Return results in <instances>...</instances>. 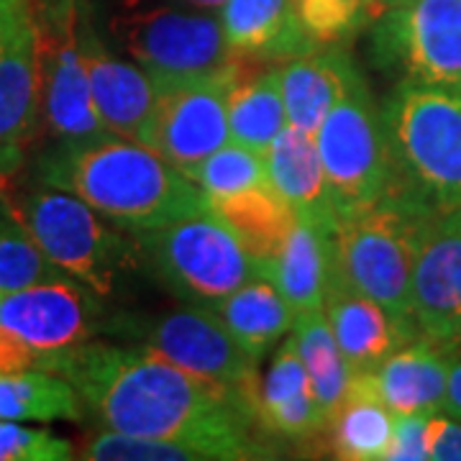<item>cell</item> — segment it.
Wrapping results in <instances>:
<instances>
[{
	"label": "cell",
	"mask_w": 461,
	"mask_h": 461,
	"mask_svg": "<svg viewBox=\"0 0 461 461\" xmlns=\"http://www.w3.org/2000/svg\"><path fill=\"white\" fill-rule=\"evenodd\" d=\"M80 47L103 126L113 136L147 147L159 95L149 72L113 54L85 23H80Z\"/></svg>",
	"instance_id": "obj_16"
},
{
	"label": "cell",
	"mask_w": 461,
	"mask_h": 461,
	"mask_svg": "<svg viewBox=\"0 0 461 461\" xmlns=\"http://www.w3.org/2000/svg\"><path fill=\"white\" fill-rule=\"evenodd\" d=\"M187 180L195 182L205 198H221L254 185L267 182L264 154L230 139L229 144L215 149L195 169L187 172Z\"/></svg>",
	"instance_id": "obj_30"
},
{
	"label": "cell",
	"mask_w": 461,
	"mask_h": 461,
	"mask_svg": "<svg viewBox=\"0 0 461 461\" xmlns=\"http://www.w3.org/2000/svg\"><path fill=\"white\" fill-rule=\"evenodd\" d=\"M429 459L461 461V423L454 418L430 415L429 418Z\"/></svg>",
	"instance_id": "obj_36"
},
{
	"label": "cell",
	"mask_w": 461,
	"mask_h": 461,
	"mask_svg": "<svg viewBox=\"0 0 461 461\" xmlns=\"http://www.w3.org/2000/svg\"><path fill=\"white\" fill-rule=\"evenodd\" d=\"M323 311L329 318L336 344L354 375L377 372V366L397 348L423 339L412 323H405L377 300L351 290L333 275Z\"/></svg>",
	"instance_id": "obj_17"
},
{
	"label": "cell",
	"mask_w": 461,
	"mask_h": 461,
	"mask_svg": "<svg viewBox=\"0 0 461 461\" xmlns=\"http://www.w3.org/2000/svg\"><path fill=\"white\" fill-rule=\"evenodd\" d=\"M375 62L400 83L461 87V0H408L375 18Z\"/></svg>",
	"instance_id": "obj_10"
},
{
	"label": "cell",
	"mask_w": 461,
	"mask_h": 461,
	"mask_svg": "<svg viewBox=\"0 0 461 461\" xmlns=\"http://www.w3.org/2000/svg\"><path fill=\"white\" fill-rule=\"evenodd\" d=\"M175 3H182V5H193V8H203V11H213L218 14L223 8L226 0H175Z\"/></svg>",
	"instance_id": "obj_39"
},
{
	"label": "cell",
	"mask_w": 461,
	"mask_h": 461,
	"mask_svg": "<svg viewBox=\"0 0 461 461\" xmlns=\"http://www.w3.org/2000/svg\"><path fill=\"white\" fill-rule=\"evenodd\" d=\"M412 321L433 344L461 346V205L438 211L423 230L412 269Z\"/></svg>",
	"instance_id": "obj_15"
},
{
	"label": "cell",
	"mask_w": 461,
	"mask_h": 461,
	"mask_svg": "<svg viewBox=\"0 0 461 461\" xmlns=\"http://www.w3.org/2000/svg\"><path fill=\"white\" fill-rule=\"evenodd\" d=\"M39 21L41 54V118L57 144L95 141L103 126L80 47V14L75 0H51Z\"/></svg>",
	"instance_id": "obj_11"
},
{
	"label": "cell",
	"mask_w": 461,
	"mask_h": 461,
	"mask_svg": "<svg viewBox=\"0 0 461 461\" xmlns=\"http://www.w3.org/2000/svg\"><path fill=\"white\" fill-rule=\"evenodd\" d=\"M257 418L264 433L293 444H308L330 429L329 415L315 397L313 382L297 354L293 336L277 348L262 377Z\"/></svg>",
	"instance_id": "obj_18"
},
{
	"label": "cell",
	"mask_w": 461,
	"mask_h": 461,
	"mask_svg": "<svg viewBox=\"0 0 461 461\" xmlns=\"http://www.w3.org/2000/svg\"><path fill=\"white\" fill-rule=\"evenodd\" d=\"M83 459L90 461H208L193 446L151 436H129L121 430L95 433L83 446Z\"/></svg>",
	"instance_id": "obj_32"
},
{
	"label": "cell",
	"mask_w": 461,
	"mask_h": 461,
	"mask_svg": "<svg viewBox=\"0 0 461 461\" xmlns=\"http://www.w3.org/2000/svg\"><path fill=\"white\" fill-rule=\"evenodd\" d=\"M293 11L318 50L351 39L377 18L369 0H293Z\"/></svg>",
	"instance_id": "obj_31"
},
{
	"label": "cell",
	"mask_w": 461,
	"mask_h": 461,
	"mask_svg": "<svg viewBox=\"0 0 461 461\" xmlns=\"http://www.w3.org/2000/svg\"><path fill=\"white\" fill-rule=\"evenodd\" d=\"M339 221L377 205L393 190L395 165L387 123L369 85L357 72L315 131Z\"/></svg>",
	"instance_id": "obj_8"
},
{
	"label": "cell",
	"mask_w": 461,
	"mask_h": 461,
	"mask_svg": "<svg viewBox=\"0 0 461 461\" xmlns=\"http://www.w3.org/2000/svg\"><path fill=\"white\" fill-rule=\"evenodd\" d=\"M395 182L430 211L461 205V87L397 83L382 105Z\"/></svg>",
	"instance_id": "obj_3"
},
{
	"label": "cell",
	"mask_w": 461,
	"mask_h": 461,
	"mask_svg": "<svg viewBox=\"0 0 461 461\" xmlns=\"http://www.w3.org/2000/svg\"><path fill=\"white\" fill-rule=\"evenodd\" d=\"M290 333L295 339L297 354L311 375L315 397L323 412L329 415V420H333V415L341 408L346 393L351 387L354 369L348 366L341 348L336 344L326 311L321 308V311L297 313Z\"/></svg>",
	"instance_id": "obj_28"
},
{
	"label": "cell",
	"mask_w": 461,
	"mask_h": 461,
	"mask_svg": "<svg viewBox=\"0 0 461 461\" xmlns=\"http://www.w3.org/2000/svg\"><path fill=\"white\" fill-rule=\"evenodd\" d=\"M98 295L69 275L0 295V369L59 375L98 333Z\"/></svg>",
	"instance_id": "obj_7"
},
{
	"label": "cell",
	"mask_w": 461,
	"mask_h": 461,
	"mask_svg": "<svg viewBox=\"0 0 461 461\" xmlns=\"http://www.w3.org/2000/svg\"><path fill=\"white\" fill-rule=\"evenodd\" d=\"M333 272V230L303 218H297L280 251L259 264V275L280 290L295 313L323 308Z\"/></svg>",
	"instance_id": "obj_22"
},
{
	"label": "cell",
	"mask_w": 461,
	"mask_h": 461,
	"mask_svg": "<svg viewBox=\"0 0 461 461\" xmlns=\"http://www.w3.org/2000/svg\"><path fill=\"white\" fill-rule=\"evenodd\" d=\"M369 3H372V5H375V14H377V0H369Z\"/></svg>",
	"instance_id": "obj_42"
},
{
	"label": "cell",
	"mask_w": 461,
	"mask_h": 461,
	"mask_svg": "<svg viewBox=\"0 0 461 461\" xmlns=\"http://www.w3.org/2000/svg\"><path fill=\"white\" fill-rule=\"evenodd\" d=\"M111 29L118 47L147 69L157 87L215 77L239 59L218 14L175 0H126Z\"/></svg>",
	"instance_id": "obj_6"
},
{
	"label": "cell",
	"mask_w": 461,
	"mask_h": 461,
	"mask_svg": "<svg viewBox=\"0 0 461 461\" xmlns=\"http://www.w3.org/2000/svg\"><path fill=\"white\" fill-rule=\"evenodd\" d=\"M8 223H16V215H14V203H8V198H5L3 175H0V229L8 226Z\"/></svg>",
	"instance_id": "obj_38"
},
{
	"label": "cell",
	"mask_w": 461,
	"mask_h": 461,
	"mask_svg": "<svg viewBox=\"0 0 461 461\" xmlns=\"http://www.w3.org/2000/svg\"><path fill=\"white\" fill-rule=\"evenodd\" d=\"M451 418L461 423V359L451 362L448 369V384H446V411Z\"/></svg>",
	"instance_id": "obj_37"
},
{
	"label": "cell",
	"mask_w": 461,
	"mask_h": 461,
	"mask_svg": "<svg viewBox=\"0 0 461 461\" xmlns=\"http://www.w3.org/2000/svg\"><path fill=\"white\" fill-rule=\"evenodd\" d=\"M402 3H408V0H377V18L384 14V11H390V8H397V5H402Z\"/></svg>",
	"instance_id": "obj_40"
},
{
	"label": "cell",
	"mask_w": 461,
	"mask_h": 461,
	"mask_svg": "<svg viewBox=\"0 0 461 461\" xmlns=\"http://www.w3.org/2000/svg\"><path fill=\"white\" fill-rule=\"evenodd\" d=\"M11 0H0V16H3V11H5V5H8Z\"/></svg>",
	"instance_id": "obj_41"
},
{
	"label": "cell",
	"mask_w": 461,
	"mask_h": 461,
	"mask_svg": "<svg viewBox=\"0 0 461 461\" xmlns=\"http://www.w3.org/2000/svg\"><path fill=\"white\" fill-rule=\"evenodd\" d=\"M108 430L193 446L208 461L272 459L247 397L198 377L151 348L87 341L59 369Z\"/></svg>",
	"instance_id": "obj_1"
},
{
	"label": "cell",
	"mask_w": 461,
	"mask_h": 461,
	"mask_svg": "<svg viewBox=\"0 0 461 461\" xmlns=\"http://www.w3.org/2000/svg\"><path fill=\"white\" fill-rule=\"evenodd\" d=\"M47 185L87 203L126 233L208 213V198L154 149L121 136L57 144L41 159Z\"/></svg>",
	"instance_id": "obj_2"
},
{
	"label": "cell",
	"mask_w": 461,
	"mask_h": 461,
	"mask_svg": "<svg viewBox=\"0 0 461 461\" xmlns=\"http://www.w3.org/2000/svg\"><path fill=\"white\" fill-rule=\"evenodd\" d=\"M218 18L233 54L244 59L285 62L318 51L297 23L293 0H226Z\"/></svg>",
	"instance_id": "obj_21"
},
{
	"label": "cell",
	"mask_w": 461,
	"mask_h": 461,
	"mask_svg": "<svg viewBox=\"0 0 461 461\" xmlns=\"http://www.w3.org/2000/svg\"><path fill=\"white\" fill-rule=\"evenodd\" d=\"M131 236L159 282L187 305L215 308L259 277L257 262L211 211Z\"/></svg>",
	"instance_id": "obj_9"
},
{
	"label": "cell",
	"mask_w": 461,
	"mask_h": 461,
	"mask_svg": "<svg viewBox=\"0 0 461 461\" xmlns=\"http://www.w3.org/2000/svg\"><path fill=\"white\" fill-rule=\"evenodd\" d=\"M357 72L359 67L336 47L285 59L280 67V87L287 123L315 136L318 126L344 95Z\"/></svg>",
	"instance_id": "obj_23"
},
{
	"label": "cell",
	"mask_w": 461,
	"mask_h": 461,
	"mask_svg": "<svg viewBox=\"0 0 461 461\" xmlns=\"http://www.w3.org/2000/svg\"><path fill=\"white\" fill-rule=\"evenodd\" d=\"M75 456L69 441L47 429H29L21 420L0 418V461H67Z\"/></svg>",
	"instance_id": "obj_34"
},
{
	"label": "cell",
	"mask_w": 461,
	"mask_h": 461,
	"mask_svg": "<svg viewBox=\"0 0 461 461\" xmlns=\"http://www.w3.org/2000/svg\"><path fill=\"white\" fill-rule=\"evenodd\" d=\"M429 418L430 415H395V433L384 461L429 459Z\"/></svg>",
	"instance_id": "obj_35"
},
{
	"label": "cell",
	"mask_w": 461,
	"mask_h": 461,
	"mask_svg": "<svg viewBox=\"0 0 461 461\" xmlns=\"http://www.w3.org/2000/svg\"><path fill=\"white\" fill-rule=\"evenodd\" d=\"M83 402L75 387L59 375L0 369V418L5 420H80Z\"/></svg>",
	"instance_id": "obj_29"
},
{
	"label": "cell",
	"mask_w": 461,
	"mask_h": 461,
	"mask_svg": "<svg viewBox=\"0 0 461 461\" xmlns=\"http://www.w3.org/2000/svg\"><path fill=\"white\" fill-rule=\"evenodd\" d=\"M451 351L429 339H415L379 364V397L395 415H438L446 411Z\"/></svg>",
	"instance_id": "obj_20"
},
{
	"label": "cell",
	"mask_w": 461,
	"mask_h": 461,
	"mask_svg": "<svg viewBox=\"0 0 461 461\" xmlns=\"http://www.w3.org/2000/svg\"><path fill=\"white\" fill-rule=\"evenodd\" d=\"M436 213L411 195L387 193L377 205L339 221L333 230V275L415 326L412 269L423 230Z\"/></svg>",
	"instance_id": "obj_4"
},
{
	"label": "cell",
	"mask_w": 461,
	"mask_h": 461,
	"mask_svg": "<svg viewBox=\"0 0 461 461\" xmlns=\"http://www.w3.org/2000/svg\"><path fill=\"white\" fill-rule=\"evenodd\" d=\"M236 69L239 59L215 77L157 87L159 95L147 147L177 167L185 177L215 149L230 141L229 87Z\"/></svg>",
	"instance_id": "obj_13"
},
{
	"label": "cell",
	"mask_w": 461,
	"mask_h": 461,
	"mask_svg": "<svg viewBox=\"0 0 461 461\" xmlns=\"http://www.w3.org/2000/svg\"><path fill=\"white\" fill-rule=\"evenodd\" d=\"M59 275L65 272H59L44 257V251L18 226V221L0 229V295L16 293L29 285L51 280Z\"/></svg>",
	"instance_id": "obj_33"
},
{
	"label": "cell",
	"mask_w": 461,
	"mask_h": 461,
	"mask_svg": "<svg viewBox=\"0 0 461 461\" xmlns=\"http://www.w3.org/2000/svg\"><path fill=\"white\" fill-rule=\"evenodd\" d=\"M213 311L233 339L259 362L285 333L293 330L297 315L280 290L262 275L223 297Z\"/></svg>",
	"instance_id": "obj_27"
},
{
	"label": "cell",
	"mask_w": 461,
	"mask_h": 461,
	"mask_svg": "<svg viewBox=\"0 0 461 461\" xmlns=\"http://www.w3.org/2000/svg\"><path fill=\"white\" fill-rule=\"evenodd\" d=\"M330 448L336 459L384 461L395 433V412L379 397L375 375H354L341 408L330 420Z\"/></svg>",
	"instance_id": "obj_25"
},
{
	"label": "cell",
	"mask_w": 461,
	"mask_h": 461,
	"mask_svg": "<svg viewBox=\"0 0 461 461\" xmlns=\"http://www.w3.org/2000/svg\"><path fill=\"white\" fill-rule=\"evenodd\" d=\"M208 211L239 239L257 267L280 251L297 221L295 211L269 182L221 198H208Z\"/></svg>",
	"instance_id": "obj_24"
},
{
	"label": "cell",
	"mask_w": 461,
	"mask_h": 461,
	"mask_svg": "<svg viewBox=\"0 0 461 461\" xmlns=\"http://www.w3.org/2000/svg\"><path fill=\"white\" fill-rule=\"evenodd\" d=\"M147 348L198 377L229 387L257 408L259 359L233 339L213 308L187 305L157 318L147 329Z\"/></svg>",
	"instance_id": "obj_12"
},
{
	"label": "cell",
	"mask_w": 461,
	"mask_h": 461,
	"mask_svg": "<svg viewBox=\"0 0 461 461\" xmlns=\"http://www.w3.org/2000/svg\"><path fill=\"white\" fill-rule=\"evenodd\" d=\"M241 62L244 59L239 57V69L229 87L230 139L264 154L277 139V133L287 126L280 67L249 72Z\"/></svg>",
	"instance_id": "obj_26"
},
{
	"label": "cell",
	"mask_w": 461,
	"mask_h": 461,
	"mask_svg": "<svg viewBox=\"0 0 461 461\" xmlns=\"http://www.w3.org/2000/svg\"><path fill=\"white\" fill-rule=\"evenodd\" d=\"M14 215L59 272L98 297L111 295L118 280L144 262L131 233L113 229L111 221L65 190H36L14 205Z\"/></svg>",
	"instance_id": "obj_5"
},
{
	"label": "cell",
	"mask_w": 461,
	"mask_h": 461,
	"mask_svg": "<svg viewBox=\"0 0 461 461\" xmlns=\"http://www.w3.org/2000/svg\"><path fill=\"white\" fill-rule=\"evenodd\" d=\"M267 182L280 193L297 218L336 230L339 215L333 208L326 169L313 133L285 126L264 151Z\"/></svg>",
	"instance_id": "obj_19"
},
{
	"label": "cell",
	"mask_w": 461,
	"mask_h": 461,
	"mask_svg": "<svg viewBox=\"0 0 461 461\" xmlns=\"http://www.w3.org/2000/svg\"><path fill=\"white\" fill-rule=\"evenodd\" d=\"M39 115V21L32 0H11L0 16V175L16 169Z\"/></svg>",
	"instance_id": "obj_14"
}]
</instances>
